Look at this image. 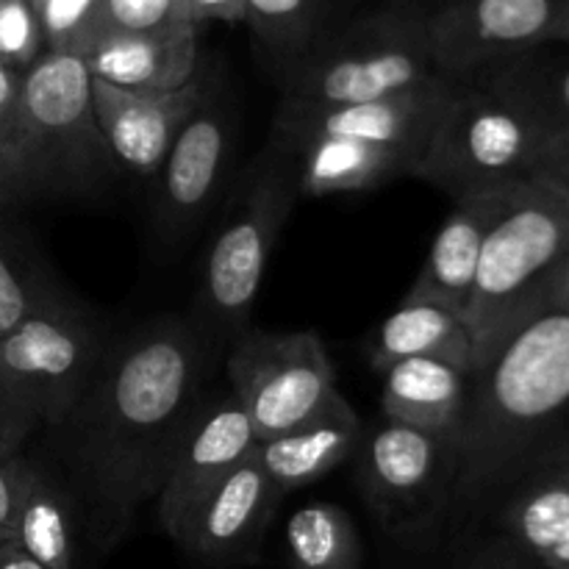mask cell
<instances>
[{"label": "cell", "mask_w": 569, "mask_h": 569, "mask_svg": "<svg viewBox=\"0 0 569 569\" xmlns=\"http://www.w3.org/2000/svg\"><path fill=\"white\" fill-rule=\"evenodd\" d=\"M206 342L161 317L106 348L87 392L61 426L70 495L94 548L109 550L156 500L167 467L203 403Z\"/></svg>", "instance_id": "obj_1"}, {"label": "cell", "mask_w": 569, "mask_h": 569, "mask_svg": "<svg viewBox=\"0 0 569 569\" xmlns=\"http://www.w3.org/2000/svg\"><path fill=\"white\" fill-rule=\"evenodd\" d=\"M567 433L569 311L545 306L472 365L450 509L472 517L528 456Z\"/></svg>", "instance_id": "obj_2"}, {"label": "cell", "mask_w": 569, "mask_h": 569, "mask_svg": "<svg viewBox=\"0 0 569 569\" xmlns=\"http://www.w3.org/2000/svg\"><path fill=\"white\" fill-rule=\"evenodd\" d=\"M14 164L22 194H87L117 172L92 103L81 56L44 50L20 83Z\"/></svg>", "instance_id": "obj_3"}, {"label": "cell", "mask_w": 569, "mask_h": 569, "mask_svg": "<svg viewBox=\"0 0 569 569\" xmlns=\"http://www.w3.org/2000/svg\"><path fill=\"white\" fill-rule=\"evenodd\" d=\"M567 248V194L542 178L517 183L483 242L467 303L476 361L492 353L517 326L545 309V289Z\"/></svg>", "instance_id": "obj_4"}, {"label": "cell", "mask_w": 569, "mask_h": 569, "mask_svg": "<svg viewBox=\"0 0 569 569\" xmlns=\"http://www.w3.org/2000/svg\"><path fill=\"white\" fill-rule=\"evenodd\" d=\"M431 11L415 3L387 6L342 31L315 39L287 61L283 98L309 103H367L442 76L433 64Z\"/></svg>", "instance_id": "obj_5"}, {"label": "cell", "mask_w": 569, "mask_h": 569, "mask_svg": "<svg viewBox=\"0 0 569 569\" xmlns=\"http://www.w3.org/2000/svg\"><path fill=\"white\" fill-rule=\"evenodd\" d=\"M298 200L292 153L270 133L267 148L242 172V183L228 200L222 226L203 261L200 311L214 331L237 337L244 331L272 244Z\"/></svg>", "instance_id": "obj_6"}, {"label": "cell", "mask_w": 569, "mask_h": 569, "mask_svg": "<svg viewBox=\"0 0 569 569\" xmlns=\"http://www.w3.org/2000/svg\"><path fill=\"white\" fill-rule=\"evenodd\" d=\"M548 133L517 106L470 81L439 120L417 176L459 200L533 178Z\"/></svg>", "instance_id": "obj_7"}, {"label": "cell", "mask_w": 569, "mask_h": 569, "mask_svg": "<svg viewBox=\"0 0 569 569\" xmlns=\"http://www.w3.org/2000/svg\"><path fill=\"white\" fill-rule=\"evenodd\" d=\"M103 353L100 328L61 295L0 339V376L39 426L56 428L87 392Z\"/></svg>", "instance_id": "obj_8"}, {"label": "cell", "mask_w": 569, "mask_h": 569, "mask_svg": "<svg viewBox=\"0 0 569 569\" xmlns=\"http://www.w3.org/2000/svg\"><path fill=\"white\" fill-rule=\"evenodd\" d=\"M228 378L259 442L303 422L337 392L331 356L315 331H242Z\"/></svg>", "instance_id": "obj_9"}, {"label": "cell", "mask_w": 569, "mask_h": 569, "mask_svg": "<svg viewBox=\"0 0 569 569\" xmlns=\"http://www.w3.org/2000/svg\"><path fill=\"white\" fill-rule=\"evenodd\" d=\"M361 495L392 533H420L450 509L453 437L383 420L361 437Z\"/></svg>", "instance_id": "obj_10"}, {"label": "cell", "mask_w": 569, "mask_h": 569, "mask_svg": "<svg viewBox=\"0 0 569 569\" xmlns=\"http://www.w3.org/2000/svg\"><path fill=\"white\" fill-rule=\"evenodd\" d=\"M569 22V0H448L431 11L433 64L465 81L500 59L553 42Z\"/></svg>", "instance_id": "obj_11"}, {"label": "cell", "mask_w": 569, "mask_h": 569, "mask_svg": "<svg viewBox=\"0 0 569 569\" xmlns=\"http://www.w3.org/2000/svg\"><path fill=\"white\" fill-rule=\"evenodd\" d=\"M456 92H459L456 78L437 76L415 89L367 103L328 106L283 98L272 128L283 133H337V137L403 150L422 161Z\"/></svg>", "instance_id": "obj_12"}, {"label": "cell", "mask_w": 569, "mask_h": 569, "mask_svg": "<svg viewBox=\"0 0 569 569\" xmlns=\"http://www.w3.org/2000/svg\"><path fill=\"white\" fill-rule=\"evenodd\" d=\"M231 153V111L209 89L178 131L153 181V217L161 237L176 242L209 214L226 189Z\"/></svg>", "instance_id": "obj_13"}, {"label": "cell", "mask_w": 569, "mask_h": 569, "mask_svg": "<svg viewBox=\"0 0 569 569\" xmlns=\"http://www.w3.org/2000/svg\"><path fill=\"white\" fill-rule=\"evenodd\" d=\"M256 439L250 417L233 392L203 398L167 467L156 503L167 537L176 539L194 506L220 487L239 465L253 456Z\"/></svg>", "instance_id": "obj_14"}, {"label": "cell", "mask_w": 569, "mask_h": 569, "mask_svg": "<svg viewBox=\"0 0 569 569\" xmlns=\"http://www.w3.org/2000/svg\"><path fill=\"white\" fill-rule=\"evenodd\" d=\"M281 500V489L250 456L194 506L172 542L206 565H253Z\"/></svg>", "instance_id": "obj_15"}, {"label": "cell", "mask_w": 569, "mask_h": 569, "mask_svg": "<svg viewBox=\"0 0 569 569\" xmlns=\"http://www.w3.org/2000/svg\"><path fill=\"white\" fill-rule=\"evenodd\" d=\"M209 83L203 76L167 94L122 92L92 78V103L117 170L153 187L183 122L203 103Z\"/></svg>", "instance_id": "obj_16"}, {"label": "cell", "mask_w": 569, "mask_h": 569, "mask_svg": "<svg viewBox=\"0 0 569 569\" xmlns=\"http://www.w3.org/2000/svg\"><path fill=\"white\" fill-rule=\"evenodd\" d=\"M89 76L122 92L167 94L200 76L198 26L172 22L139 33H111L83 53Z\"/></svg>", "instance_id": "obj_17"}, {"label": "cell", "mask_w": 569, "mask_h": 569, "mask_svg": "<svg viewBox=\"0 0 569 569\" xmlns=\"http://www.w3.org/2000/svg\"><path fill=\"white\" fill-rule=\"evenodd\" d=\"M270 133H276L292 153L300 198L370 192L398 178H415L420 167V159L403 150L337 133H283L276 128Z\"/></svg>", "instance_id": "obj_18"}, {"label": "cell", "mask_w": 569, "mask_h": 569, "mask_svg": "<svg viewBox=\"0 0 569 569\" xmlns=\"http://www.w3.org/2000/svg\"><path fill=\"white\" fill-rule=\"evenodd\" d=\"M365 437L348 398L333 392L303 422L256 445V461L283 495L309 487L356 453Z\"/></svg>", "instance_id": "obj_19"}, {"label": "cell", "mask_w": 569, "mask_h": 569, "mask_svg": "<svg viewBox=\"0 0 569 569\" xmlns=\"http://www.w3.org/2000/svg\"><path fill=\"white\" fill-rule=\"evenodd\" d=\"M515 189L517 183L515 187L467 194V198L453 200V209H450V214L439 226L431 250H428L426 264H422L409 295L445 300V303L465 311L467 317V303H470L472 283H476L483 242H487L498 217L503 214Z\"/></svg>", "instance_id": "obj_20"}, {"label": "cell", "mask_w": 569, "mask_h": 569, "mask_svg": "<svg viewBox=\"0 0 569 569\" xmlns=\"http://www.w3.org/2000/svg\"><path fill=\"white\" fill-rule=\"evenodd\" d=\"M381 409L389 422L453 437L470 398L472 367L437 356H417L381 372Z\"/></svg>", "instance_id": "obj_21"}, {"label": "cell", "mask_w": 569, "mask_h": 569, "mask_svg": "<svg viewBox=\"0 0 569 569\" xmlns=\"http://www.w3.org/2000/svg\"><path fill=\"white\" fill-rule=\"evenodd\" d=\"M465 81L509 100L550 139L569 137V44L542 42L487 64Z\"/></svg>", "instance_id": "obj_22"}, {"label": "cell", "mask_w": 569, "mask_h": 569, "mask_svg": "<svg viewBox=\"0 0 569 569\" xmlns=\"http://www.w3.org/2000/svg\"><path fill=\"white\" fill-rule=\"evenodd\" d=\"M417 356H437L472 367L476 353L465 311L437 298L406 295L378 328L372 345V370L383 372L387 367Z\"/></svg>", "instance_id": "obj_23"}, {"label": "cell", "mask_w": 569, "mask_h": 569, "mask_svg": "<svg viewBox=\"0 0 569 569\" xmlns=\"http://www.w3.org/2000/svg\"><path fill=\"white\" fill-rule=\"evenodd\" d=\"M44 569H78V506L64 483L33 461L14 539Z\"/></svg>", "instance_id": "obj_24"}, {"label": "cell", "mask_w": 569, "mask_h": 569, "mask_svg": "<svg viewBox=\"0 0 569 569\" xmlns=\"http://www.w3.org/2000/svg\"><path fill=\"white\" fill-rule=\"evenodd\" d=\"M289 569H365L359 531L345 509L309 503L295 511L283 531Z\"/></svg>", "instance_id": "obj_25"}, {"label": "cell", "mask_w": 569, "mask_h": 569, "mask_svg": "<svg viewBox=\"0 0 569 569\" xmlns=\"http://www.w3.org/2000/svg\"><path fill=\"white\" fill-rule=\"evenodd\" d=\"M326 0H244V20L289 61L317 39V22Z\"/></svg>", "instance_id": "obj_26"}, {"label": "cell", "mask_w": 569, "mask_h": 569, "mask_svg": "<svg viewBox=\"0 0 569 569\" xmlns=\"http://www.w3.org/2000/svg\"><path fill=\"white\" fill-rule=\"evenodd\" d=\"M56 298H61L59 289L0 237V339Z\"/></svg>", "instance_id": "obj_27"}, {"label": "cell", "mask_w": 569, "mask_h": 569, "mask_svg": "<svg viewBox=\"0 0 569 569\" xmlns=\"http://www.w3.org/2000/svg\"><path fill=\"white\" fill-rule=\"evenodd\" d=\"M172 22H181L176 0H100L87 50L98 39L111 37V33L156 31V28H167Z\"/></svg>", "instance_id": "obj_28"}, {"label": "cell", "mask_w": 569, "mask_h": 569, "mask_svg": "<svg viewBox=\"0 0 569 569\" xmlns=\"http://www.w3.org/2000/svg\"><path fill=\"white\" fill-rule=\"evenodd\" d=\"M44 50L37 9L28 0H0V61L26 72Z\"/></svg>", "instance_id": "obj_29"}, {"label": "cell", "mask_w": 569, "mask_h": 569, "mask_svg": "<svg viewBox=\"0 0 569 569\" xmlns=\"http://www.w3.org/2000/svg\"><path fill=\"white\" fill-rule=\"evenodd\" d=\"M98 6L100 0H44L37 11L44 48L67 50L83 59Z\"/></svg>", "instance_id": "obj_30"}, {"label": "cell", "mask_w": 569, "mask_h": 569, "mask_svg": "<svg viewBox=\"0 0 569 569\" xmlns=\"http://www.w3.org/2000/svg\"><path fill=\"white\" fill-rule=\"evenodd\" d=\"M33 461L17 456H0V545L14 539L17 515L28 492Z\"/></svg>", "instance_id": "obj_31"}, {"label": "cell", "mask_w": 569, "mask_h": 569, "mask_svg": "<svg viewBox=\"0 0 569 569\" xmlns=\"http://www.w3.org/2000/svg\"><path fill=\"white\" fill-rule=\"evenodd\" d=\"M37 428L39 420L33 417V411L22 403L20 395L0 376V456L20 453V448Z\"/></svg>", "instance_id": "obj_32"}, {"label": "cell", "mask_w": 569, "mask_h": 569, "mask_svg": "<svg viewBox=\"0 0 569 569\" xmlns=\"http://www.w3.org/2000/svg\"><path fill=\"white\" fill-rule=\"evenodd\" d=\"M20 83H22V72L11 70V67H6L3 61H0V142H3L6 153H9L14 178H17L14 131H17V103H20ZM17 189H20V181H17Z\"/></svg>", "instance_id": "obj_33"}, {"label": "cell", "mask_w": 569, "mask_h": 569, "mask_svg": "<svg viewBox=\"0 0 569 569\" xmlns=\"http://www.w3.org/2000/svg\"><path fill=\"white\" fill-rule=\"evenodd\" d=\"M533 178L553 183L559 192H565L569 198V137H556L545 144Z\"/></svg>", "instance_id": "obj_34"}, {"label": "cell", "mask_w": 569, "mask_h": 569, "mask_svg": "<svg viewBox=\"0 0 569 569\" xmlns=\"http://www.w3.org/2000/svg\"><path fill=\"white\" fill-rule=\"evenodd\" d=\"M206 20H244V0H189L187 22L198 26Z\"/></svg>", "instance_id": "obj_35"}, {"label": "cell", "mask_w": 569, "mask_h": 569, "mask_svg": "<svg viewBox=\"0 0 569 569\" xmlns=\"http://www.w3.org/2000/svg\"><path fill=\"white\" fill-rule=\"evenodd\" d=\"M545 306L569 311V248L565 250L559 264H556L553 276H550L548 289H545Z\"/></svg>", "instance_id": "obj_36"}, {"label": "cell", "mask_w": 569, "mask_h": 569, "mask_svg": "<svg viewBox=\"0 0 569 569\" xmlns=\"http://www.w3.org/2000/svg\"><path fill=\"white\" fill-rule=\"evenodd\" d=\"M0 569H44L31 559L17 542L0 545Z\"/></svg>", "instance_id": "obj_37"}, {"label": "cell", "mask_w": 569, "mask_h": 569, "mask_svg": "<svg viewBox=\"0 0 569 569\" xmlns=\"http://www.w3.org/2000/svg\"><path fill=\"white\" fill-rule=\"evenodd\" d=\"M461 569H520V567L509 565V561L503 559H495V556L489 553H481V550H472V556L465 561V567Z\"/></svg>", "instance_id": "obj_38"}, {"label": "cell", "mask_w": 569, "mask_h": 569, "mask_svg": "<svg viewBox=\"0 0 569 569\" xmlns=\"http://www.w3.org/2000/svg\"><path fill=\"white\" fill-rule=\"evenodd\" d=\"M176 3H178V20L187 22V3H189V0H176Z\"/></svg>", "instance_id": "obj_39"}, {"label": "cell", "mask_w": 569, "mask_h": 569, "mask_svg": "<svg viewBox=\"0 0 569 569\" xmlns=\"http://www.w3.org/2000/svg\"><path fill=\"white\" fill-rule=\"evenodd\" d=\"M553 42H567V44H569V22H567L565 28H561V31H559V37H556Z\"/></svg>", "instance_id": "obj_40"}, {"label": "cell", "mask_w": 569, "mask_h": 569, "mask_svg": "<svg viewBox=\"0 0 569 569\" xmlns=\"http://www.w3.org/2000/svg\"><path fill=\"white\" fill-rule=\"evenodd\" d=\"M28 3H31V6H33V9H37V11H39V6H42V3H44V0H28Z\"/></svg>", "instance_id": "obj_41"}, {"label": "cell", "mask_w": 569, "mask_h": 569, "mask_svg": "<svg viewBox=\"0 0 569 569\" xmlns=\"http://www.w3.org/2000/svg\"><path fill=\"white\" fill-rule=\"evenodd\" d=\"M78 569H81V567H78Z\"/></svg>", "instance_id": "obj_42"}]
</instances>
